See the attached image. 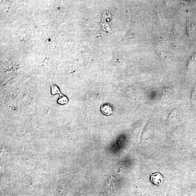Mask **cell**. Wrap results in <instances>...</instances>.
<instances>
[{"label": "cell", "mask_w": 196, "mask_h": 196, "mask_svg": "<svg viewBox=\"0 0 196 196\" xmlns=\"http://www.w3.org/2000/svg\"><path fill=\"white\" fill-rule=\"evenodd\" d=\"M196 57L195 56H193V57L191 58V59H190V60L189 61V62L188 64L187 65V67H189L193 63H194Z\"/></svg>", "instance_id": "obj_4"}, {"label": "cell", "mask_w": 196, "mask_h": 196, "mask_svg": "<svg viewBox=\"0 0 196 196\" xmlns=\"http://www.w3.org/2000/svg\"><path fill=\"white\" fill-rule=\"evenodd\" d=\"M43 196H45V195H43Z\"/></svg>", "instance_id": "obj_5"}, {"label": "cell", "mask_w": 196, "mask_h": 196, "mask_svg": "<svg viewBox=\"0 0 196 196\" xmlns=\"http://www.w3.org/2000/svg\"><path fill=\"white\" fill-rule=\"evenodd\" d=\"M165 179V178L163 177V175L159 173L151 174L150 179L151 182L154 184L158 186H162Z\"/></svg>", "instance_id": "obj_1"}, {"label": "cell", "mask_w": 196, "mask_h": 196, "mask_svg": "<svg viewBox=\"0 0 196 196\" xmlns=\"http://www.w3.org/2000/svg\"><path fill=\"white\" fill-rule=\"evenodd\" d=\"M101 110L103 114L107 116L110 115L115 112L114 108L109 104H105L102 105Z\"/></svg>", "instance_id": "obj_2"}, {"label": "cell", "mask_w": 196, "mask_h": 196, "mask_svg": "<svg viewBox=\"0 0 196 196\" xmlns=\"http://www.w3.org/2000/svg\"><path fill=\"white\" fill-rule=\"evenodd\" d=\"M194 30V27L193 26L192 24H191L190 22H189L188 24L187 25V33L189 34V35L191 34L193 31Z\"/></svg>", "instance_id": "obj_3"}]
</instances>
